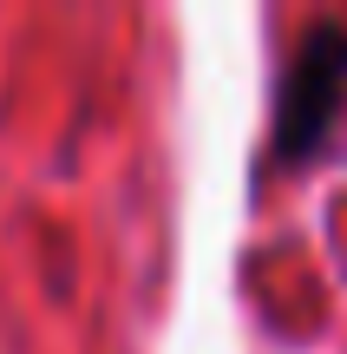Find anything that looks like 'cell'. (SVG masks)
I'll return each instance as SVG.
<instances>
[{
  "label": "cell",
  "instance_id": "6da1fadb",
  "mask_svg": "<svg viewBox=\"0 0 347 354\" xmlns=\"http://www.w3.org/2000/svg\"><path fill=\"white\" fill-rule=\"evenodd\" d=\"M347 112V20H315L295 39L275 86V131H269V158L282 171L308 165L328 138H335Z\"/></svg>",
  "mask_w": 347,
  "mask_h": 354
}]
</instances>
